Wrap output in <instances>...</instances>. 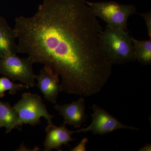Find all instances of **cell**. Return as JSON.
<instances>
[{
  "label": "cell",
  "instance_id": "6",
  "mask_svg": "<svg viewBox=\"0 0 151 151\" xmlns=\"http://www.w3.org/2000/svg\"><path fill=\"white\" fill-rule=\"evenodd\" d=\"M92 110L93 113L91 114L92 120L91 124L86 128L76 130V133L90 132L93 134L103 135L122 129L135 131L139 129L136 127L122 124L118 119L97 104L92 105Z\"/></svg>",
  "mask_w": 151,
  "mask_h": 151
},
{
  "label": "cell",
  "instance_id": "4",
  "mask_svg": "<svg viewBox=\"0 0 151 151\" xmlns=\"http://www.w3.org/2000/svg\"><path fill=\"white\" fill-rule=\"evenodd\" d=\"M87 3L94 15L102 19L107 25L127 30V22L137 13L133 5H124L114 1L90 2Z\"/></svg>",
  "mask_w": 151,
  "mask_h": 151
},
{
  "label": "cell",
  "instance_id": "12",
  "mask_svg": "<svg viewBox=\"0 0 151 151\" xmlns=\"http://www.w3.org/2000/svg\"><path fill=\"white\" fill-rule=\"evenodd\" d=\"M135 58L144 65L151 63V40H141L132 37Z\"/></svg>",
  "mask_w": 151,
  "mask_h": 151
},
{
  "label": "cell",
  "instance_id": "14",
  "mask_svg": "<svg viewBox=\"0 0 151 151\" xmlns=\"http://www.w3.org/2000/svg\"><path fill=\"white\" fill-rule=\"evenodd\" d=\"M141 16L143 17L145 22L146 27L147 30L148 35L149 39L151 40V12L150 11L145 14H141Z\"/></svg>",
  "mask_w": 151,
  "mask_h": 151
},
{
  "label": "cell",
  "instance_id": "16",
  "mask_svg": "<svg viewBox=\"0 0 151 151\" xmlns=\"http://www.w3.org/2000/svg\"><path fill=\"white\" fill-rule=\"evenodd\" d=\"M140 151H151V144H147L146 146H144L143 147L139 150Z\"/></svg>",
  "mask_w": 151,
  "mask_h": 151
},
{
  "label": "cell",
  "instance_id": "3",
  "mask_svg": "<svg viewBox=\"0 0 151 151\" xmlns=\"http://www.w3.org/2000/svg\"><path fill=\"white\" fill-rule=\"evenodd\" d=\"M13 107L17 113L20 127L23 124L35 127L40 124L41 117L46 119L48 124H53L54 116L49 113L41 97L37 94L23 93Z\"/></svg>",
  "mask_w": 151,
  "mask_h": 151
},
{
  "label": "cell",
  "instance_id": "17",
  "mask_svg": "<svg viewBox=\"0 0 151 151\" xmlns=\"http://www.w3.org/2000/svg\"><path fill=\"white\" fill-rule=\"evenodd\" d=\"M1 128H2V127L1 126V124H0V129Z\"/></svg>",
  "mask_w": 151,
  "mask_h": 151
},
{
  "label": "cell",
  "instance_id": "7",
  "mask_svg": "<svg viewBox=\"0 0 151 151\" xmlns=\"http://www.w3.org/2000/svg\"><path fill=\"white\" fill-rule=\"evenodd\" d=\"M37 86L44 97L47 101L56 104L60 92H63L62 87L59 84V76L48 66L45 65L40 73L36 75Z\"/></svg>",
  "mask_w": 151,
  "mask_h": 151
},
{
  "label": "cell",
  "instance_id": "5",
  "mask_svg": "<svg viewBox=\"0 0 151 151\" xmlns=\"http://www.w3.org/2000/svg\"><path fill=\"white\" fill-rule=\"evenodd\" d=\"M33 60L30 57L22 58L11 54L0 58V74L12 81H19L29 86H36V75L34 73Z\"/></svg>",
  "mask_w": 151,
  "mask_h": 151
},
{
  "label": "cell",
  "instance_id": "11",
  "mask_svg": "<svg viewBox=\"0 0 151 151\" xmlns=\"http://www.w3.org/2000/svg\"><path fill=\"white\" fill-rule=\"evenodd\" d=\"M0 124L6 128V134L20 127L15 109L8 102L0 100Z\"/></svg>",
  "mask_w": 151,
  "mask_h": 151
},
{
  "label": "cell",
  "instance_id": "13",
  "mask_svg": "<svg viewBox=\"0 0 151 151\" xmlns=\"http://www.w3.org/2000/svg\"><path fill=\"white\" fill-rule=\"evenodd\" d=\"M29 86L25 84L15 83L6 76L0 78V97L5 96V93L9 91L12 95L16 94L18 91L24 89H28Z\"/></svg>",
  "mask_w": 151,
  "mask_h": 151
},
{
  "label": "cell",
  "instance_id": "8",
  "mask_svg": "<svg viewBox=\"0 0 151 151\" xmlns=\"http://www.w3.org/2000/svg\"><path fill=\"white\" fill-rule=\"evenodd\" d=\"M85 100L81 96L77 101L64 105L56 104L55 109L64 119L63 124L79 128L86 122Z\"/></svg>",
  "mask_w": 151,
  "mask_h": 151
},
{
  "label": "cell",
  "instance_id": "2",
  "mask_svg": "<svg viewBox=\"0 0 151 151\" xmlns=\"http://www.w3.org/2000/svg\"><path fill=\"white\" fill-rule=\"evenodd\" d=\"M103 51L113 64H124L136 60L132 37L127 30L106 25L101 35Z\"/></svg>",
  "mask_w": 151,
  "mask_h": 151
},
{
  "label": "cell",
  "instance_id": "10",
  "mask_svg": "<svg viewBox=\"0 0 151 151\" xmlns=\"http://www.w3.org/2000/svg\"><path fill=\"white\" fill-rule=\"evenodd\" d=\"M16 34L6 19L0 17V58L19 53Z\"/></svg>",
  "mask_w": 151,
  "mask_h": 151
},
{
  "label": "cell",
  "instance_id": "15",
  "mask_svg": "<svg viewBox=\"0 0 151 151\" xmlns=\"http://www.w3.org/2000/svg\"><path fill=\"white\" fill-rule=\"evenodd\" d=\"M88 139L87 138L82 139L77 145L73 148L70 151H86V145L88 143Z\"/></svg>",
  "mask_w": 151,
  "mask_h": 151
},
{
  "label": "cell",
  "instance_id": "1",
  "mask_svg": "<svg viewBox=\"0 0 151 151\" xmlns=\"http://www.w3.org/2000/svg\"><path fill=\"white\" fill-rule=\"evenodd\" d=\"M87 0H42L31 17L15 19L19 53L61 78L63 92L90 97L112 73L101 42L103 29Z\"/></svg>",
  "mask_w": 151,
  "mask_h": 151
},
{
  "label": "cell",
  "instance_id": "9",
  "mask_svg": "<svg viewBox=\"0 0 151 151\" xmlns=\"http://www.w3.org/2000/svg\"><path fill=\"white\" fill-rule=\"evenodd\" d=\"M46 137L44 144V150H56L61 151L63 145L69 146V143L74 140L72 135L76 133V131H70L63 124L57 127L53 124H48L45 129Z\"/></svg>",
  "mask_w": 151,
  "mask_h": 151
}]
</instances>
